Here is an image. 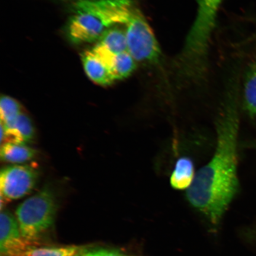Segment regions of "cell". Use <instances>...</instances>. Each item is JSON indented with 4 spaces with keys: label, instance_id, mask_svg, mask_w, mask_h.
<instances>
[{
    "label": "cell",
    "instance_id": "cell-4",
    "mask_svg": "<svg viewBox=\"0 0 256 256\" xmlns=\"http://www.w3.org/2000/svg\"><path fill=\"white\" fill-rule=\"evenodd\" d=\"M128 51L136 62L158 63L161 50L142 12L136 8L126 25Z\"/></svg>",
    "mask_w": 256,
    "mask_h": 256
},
{
    "label": "cell",
    "instance_id": "cell-1",
    "mask_svg": "<svg viewBox=\"0 0 256 256\" xmlns=\"http://www.w3.org/2000/svg\"><path fill=\"white\" fill-rule=\"evenodd\" d=\"M240 90L232 82L216 123V144L210 161L198 171L186 198L192 206L217 225L238 194Z\"/></svg>",
    "mask_w": 256,
    "mask_h": 256
},
{
    "label": "cell",
    "instance_id": "cell-16",
    "mask_svg": "<svg viewBox=\"0 0 256 256\" xmlns=\"http://www.w3.org/2000/svg\"><path fill=\"white\" fill-rule=\"evenodd\" d=\"M81 256H126L118 249L99 248L94 249L84 248Z\"/></svg>",
    "mask_w": 256,
    "mask_h": 256
},
{
    "label": "cell",
    "instance_id": "cell-7",
    "mask_svg": "<svg viewBox=\"0 0 256 256\" xmlns=\"http://www.w3.org/2000/svg\"><path fill=\"white\" fill-rule=\"evenodd\" d=\"M82 59L86 74L96 84L110 86L115 82L110 67L92 50L85 51Z\"/></svg>",
    "mask_w": 256,
    "mask_h": 256
},
{
    "label": "cell",
    "instance_id": "cell-3",
    "mask_svg": "<svg viewBox=\"0 0 256 256\" xmlns=\"http://www.w3.org/2000/svg\"><path fill=\"white\" fill-rule=\"evenodd\" d=\"M58 204L56 192L46 186L19 206L16 212L22 236L37 246L52 228Z\"/></svg>",
    "mask_w": 256,
    "mask_h": 256
},
{
    "label": "cell",
    "instance_id": "cell-11",
    "mask_svg": "<svg viewBox=\"0 0 256 256\" xmlns=\"http://www.w3.org/2000/svg\"><path fill=\"white\" fill-rule=\"evenodd\" d=\"M37 152L27 144L9 142L2 144L0 156L4 162L24 163L34 158Z\"/></svg>",
    "mask_w": 256,
    "mask_h": 256
},
{
    "label": "cell",
    "instance_id": "cell-12",
    "mask_svg": "<svg viewBox=\"0 0 256 256\" xmlns=\"http://www.w3.org/2000/svg\"><path fill=\"white\" fill-rule=\"evenodd\" d=\"M98 40V44L114 55L128 51L126 32L120 28H110Z\"/></svg>",
    "mask_w": 256,
    "mask_h": 256
},
{
    "label": "cell",
    "instance_id": "cell-14",
    "mask_svg": "<svg viewBox=\"0 0 256 256\" xmlns=\"http://www.w3.org/2000/svg\"><path fill=\"white\" fill-rule=\"evenodd\" d=\"M82 246H38L26 252L24 256H76L84 250Z\"/></svg>",
    "mask_w": 256,
    "mask_h": 256
},
{
    "label": "cell",
    "instance_id": "cell-17",
    "mask_svg": "<svg viewBox=\"0 0 256 256\" xmlns=\"http://www.w3.org/2000/svg\"><path fill=\"white\" fill-rule=\"evenodd\" d=\"M81 254H82V252H80V254H78V256H81Z\"/></svg>",
    "mask_w": 256,
    "mask_h": 256
},
{
    "label": "cell",
    "instance_id": "cell-6",
    "mask_svg": "<svg viewBox=\"0 0 256 256\" xmlns=\"http://www.w3.org/2000/svg\"><path fill=\"white\" fill-rule=\"evenodd\" d=\"M38 246L22 236L18 223L8 210H2L0 216V254L1 256H24Z\"/></svg>",
    "mask_w": 256,
    "mask_h": 256
},
{
    "label": "cell",
    "instance_id": "cell-5",
    "mask_svg": "<svg viewBox=\"0 0 256 256\" xmlns=\"http://www.w3.org/2000/svg\"><path fill=\"white\" fill-rule=\"evenodd\" d=\"M39 171L32 166L14 165L0 172V190L6 200L20 199L30 194L39 178Z\"/></svg>",
    "mask_w": 256,
    "mask_h": 256
},
{
    "label": "cell",
    "instance_id": "cell-13",
    "mask_svg": "<svg viewBox=\"0 0 256 256\" xmlns=\"http://www.w3.org/2000/svg\"><path fill=\"white\" fill-rule=\"evenodd\" d=\"M136 68V60L128 51L115 55L110 66L114 81L127 78Z\"/></svg>",
    "mask_w": 256,
    "mask_h": 256
},
{
    "label": "cell",
    "instance_id": "cell-15",
    "mask_svg": "<svg viewBox=\"0 0 256 256\" xmlns=\"http://www.w3.org/2000/svg\"><path fill=\"white\" fill-rule=\"evenodd\" d=\"M22 113V106L14 98L3 96L0 100L1 126L8 128L14 124Z\"/></svg>",
    "mask_w": 256,
    "mask_h": 256
},
{
    "label": "cell",
    "instance_id": "cell-10",
    "mask_svg": "<svg viewBox=\"0 0 256 256\" xmlns=\"http://www.w3.org/2000/svg\"><path fill=\"white\" fill-rule=\"evenodd\" d=\"M195 176L194 162L188 156H182L176 162L170 182L176 190H188L193 184Z\"/></svg>",
    "mask_w": 256,
    "mask_h": 256
},
{
    "label": "cell",
    "instance_id": "cell-9",
    "mask_svg": "<svg viewBox=\"0 0 256 256\" xmlns=\"http://www.w3.org/2000/svg\"><path fill=\"white\" fill-rule=\"evenodd\" d=\"M2 128V137L10 139V142L27 144L33 142L35 130L33 123L28 115L22 113L14 124L8 128Z\"/></svg>",
    "mask_w": 256,
    "mask_h": 256
},
{
    "label": "cell",
    "instance_id": "cell-8",
    "mask_svg": "<svg viewBox=\"0 0 256 256\" xmlns=\"http://www.w3.org/2000/svg\"><path fill=\"white\" fill-rule=\"evenodd\" d=\"M242 105L246 114L256 123V56L248 64L244 72Z\"/></svg>",
    "mask_w": 256,
    "mask_h": 256
},
{
    "label": "cell",
    "instance_id": "cell-2",
    "mask_svg": "<svg viewBox=\"0 0 256 256\" xmlns=\"http://www.w3.org/2000/svg\"><path fill=\"white\" fill-rule=\"evenodd\" d=\"M136 8L131 0H80L74 4L68 36L76 44L98 40L114 25H126Z\"/></svg>",
    "mask_w": 256,
    "mask_h": 256
}]
</instances>
